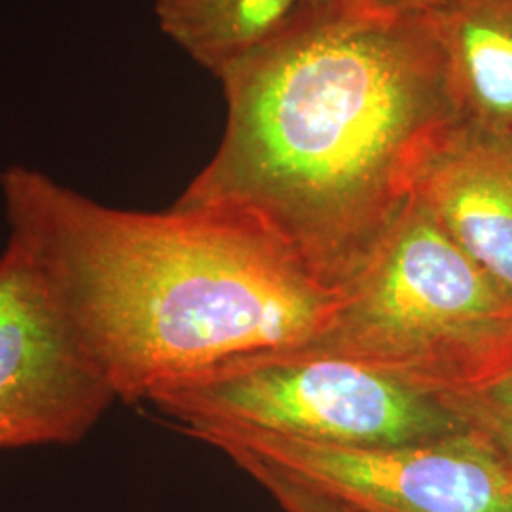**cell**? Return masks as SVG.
I'll return each instance as SVG.
<instances>
[{"label": "cell", "mask_w": 512, "mask_h": 512, "mask_svg": "<svg viewBox=\"0 0 512 512\" xmlns=\"http://www.w3.org/2000/svg\"><path fill=\"white\" fill-rule=\"evenodd\" d=\"M226 126L175 205L262 224L344 291L461 112L431 18L344 2L217 76Z\"/></svg>", "instance_id": "cell-1"}, {"label": "cell", "mask_w": 512, "mask_h": 512, "mask_svg": "<svg viewBox=\"0 0 512 512\" xmlns=\"http://www.w3.org/2000/svg\"><path fill=\"white\" fill-rule=\"evenodd\" d=\"M8 239L48 277L118 401L258 355L310 348L344 291L262 224L217 207L118 209L10 165Z\"/></svg>", "instance_id": "cell-2"}, {"label": "cell", "mask_w": 512, "mask_h": 512, "mask_svg": "<svg viewBox=\"0 0 512 512\" xmlns=\"http://www.w3.org/2000/svg\"><path fill=\"white\" fill-rule=\"evenodd\" d=\"M304 349L456 397L511 368L512 302L412 198Z\"/></svg>", "instance_id": "cell-3"}, {"label": "cell", "mask_w": 512, "mask_h": 512, "mask_svg": "<svg viewBox=\"0 0 512 512\" xmlns=\"http://www.w3.org/2000/svg\"><path fill=\"white\" fill-rule=\"evenodd\" d=\"M147 403L190 437L203 429H247L338 446H393L469 427L444 397L313 349L219 366L165 387Z\"/></svg>", "instance_id": "cell-4"}, {"label": "cell", "mask_w": 512, "mask_h": 512, "mask_svg": "<svg viewBox=\"0 0 512 512\" xmlns=\"http://www.w3.org/2000/svg\"><path fill=\"white\" fill-rule=\"evenodd\" d=\"M192 437L239 469H272L357 512H512L511 465L473 427L393 446H338L247 429H203Z\"/></svg>", "instance_id": "cell-5"}, {"label": "cell", "mask_w": 512, "mask_h": 512, "mask_svg": "<svg viewBox=\"0 0 512 512\" xmlns=\"http://www.w3.org/2000/svg\"><path fill=\"white\" fill-rule=\"evenodd\" d=\"M116 401L48 277L8 239L0 253V450L78 444Z\"/></svg>", "instance_id": "cell-6"}, {"label": "cell", "mask_w": 512, "mask_h": 512, "mask_svg": "<svg viewBox=\"0 0 512 512\" xmlns=\"http://www.w3.org/2000/svg\"><path fill=\"white\" fill-rule=\"evenodd\" d=\"M414 198L512 302V137L461 120L423 167Z\"/></svg>", "instance_id": "cell-7"}, {"label": "cell", "mask_w": 512, "mask_h": 512, "mask_svg": "<svg viewBox=\"0 0 512 512\" xmlns=\"http://www.w3.org/2000/svg\"><path fill=\"white\" fill-rule=\"evenodd\" d=\"M431 19L461 118L512 137V0H446Z\"/></svg>", "instance_id": "cell-8"}, {"label": "cell", "mask_w": 512, "mask_h": 512, "mask_svg": "<svg viewBox=\"0 0 512 512\" xmlns=\"http://www.w3.org/2000/svg\"><path fill=\"white\" fill-rule=\"evenodd\" d=\"M342 0H156L165 37L213 76L289 37Z\"/></svg>", "instance_id": "cell-9"}, {"label": "cell", "mask_w": 512, "mask_h": 512, "mask_svg": "<svg viewBox=\"0 0 512 512\" xmlns=\"http://www.w3.org/2000/svg\"><path fill=\"white\" fill-rule=\"evenodd\" d=\"M444 399L471 427L512 429V366L480 389Z\"/></svg>", "instance_id": "cell-10"}, {"label": "cell", "mask_w": 512, "mask_h": 512, "mask_svg": "<svg viewBox=\"0 0 512 512\" xmlns=\"http://www.w3.org/2000/svg\"><path fill=\"white\" fill-rule=\"evenodd\" d=\"M285 512H357L348 505L266 467H243Z\"/></svg>", "instance_id": "cell-11"}, {"label": "cell", "mask_w": 512, "mask_h": 512, "mask_svg": "<svg viewBox=\"0 0 512 512\" xmlns=\"http://www.w3.org/2000/svg\"><path fill=\"white\" fill-rule=\"evenodd\" d=\"M348 8L389 18H431L446 0H342Z\"/></svg>", "instance_id": "cell-12"}, {"label": "cell", "mask_w": 512, "mask_h": 512, "mask_svg": "<svg viewBox=\"0 0 512 512\" xmlns=\"http://www.w3.org/2000/svg\"><path fill=\"white\" fill-rule=\"evenodd\" d=\"M473 429L480 431L486 439L494 444L497 452L505 458L512 469V429L509 427H473Z\"/></svg>", "instance_id": "cell-13"}]
</instances>
